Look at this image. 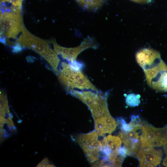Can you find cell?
<instances>
[{"label":"cell","instance_id":"obj_2","mask_svg":"<svg viewBox=\"0 0 167 167\" xmlns=\"http://www.w3.org/2000/svg\"><path fill=\"white\" fill-rule=\"evenodd\" d=\"M16 43L21 46L28 48L35 51L45 59L57 75L60 66V59L54 49L44 40L36 36L24 27Z\"/></svg>","mask_w":167,"mask_h":167},{"label":"cell","instance_id":"obj_17","mask_svg":"<svg viewBox=\"0 0 167 167\" xmlns=\"http://www.w3.org/2000/svg\"><path fill=\"white\" fill-rule=\"evenodd\" d=\"M163 165L167 167V156L164 159Z\"/></svg>","mask_w":167,"mask_h":167},{"label":"cell","instance_id":"obj_19","mask_svg":"<svg viewBox=\"0 0 167 167\" xmlns=\"http://www.w3.org/2000/svg\"><path fill=\"white\" fill-rule=\"evenodd\" d=\"M164 148L165 152L167 155V143L164 146Z\"/></svg>","mask_w":167,"mask_h":167},{"label":"cell","instance_id":"obj_20","mask_svg":"<svg viewBox=\"0 0 167 167\" xmlns=\"http://www.w3.org/2000/svg\"><path fill=\"white\" fill-rule=\"evenodd\" d=\"M103 1H106L107 0H103Z\"/></svg>","mask_w":167,"mask_h":167},{"label":"cell","instance_id":"obj_12","mask_svg":"<svg viewBox=\"0 0 167 167\" xmlns=\"http://www.w3.org/2000/svg\"><path fill=\"white\" fill-rule=\"evenodd\" d=\"M95 122L96 132L100 136L106 133H111L115 129L117 126L116 121L111 115L95 121Z\"/></svg>","mask_w":167,"mask_h":167},{"label":"cell","instance_id":"obj_10","mask_svg":"<svg viewBox=\"0 0 167 167\" xmlns=\"http://www.w3.org/2000/svg\"><path fill=\"white\" fill-rule=\"evenodd\" d=\"M136 58L138 63L145 69L154 68L162 61L158 52L148 48L138 51L136 54Z\"/></svg>","mask_w":167,"mask_h":167},{"label":"cell","instance_id":"obj_6","mask_svg":"<svg viewBox=\"0 0 167 167\" xmlns=\"http://www.w3.org/2000/svg\"><path fill=\"white\" fill-rule=\"evenodd\" d=\"M95 131L79 136L78 142L85 153L88 160L96 166L101 152V143L98 140Z\"/></svg>","mask_w":167,"mask_h":167},{"label":"cell","instance_id":"obj_5","mask_svg":"<svg viewBox=\"0 0 167 167\" xmlns=\"http://www.w3.org/2000/svg\"><path fill=\"white\" fill-rule=\"evenodd\" d=\"M141 143L142 148L164 146L167 143V128L154 127L144 124L142 127Z\"/></svg>","mask_w":167,"mask_h":167},{"label":"cell","instance_id":"obj_11","mask_svg":"<svg viewBox=\"0 0 167 167\" xmlns=\"http://www.w3.org/2000/svg\"><path fill=\"white\" fill-rule=\"evenodd\" d=\"M154 71L153 85L162 91H167V66L165 64L156 67Z\"/></svg>","mask_w":167,"mask_h":167},{"label":"cell","instance_id":"obj_18","mask_svg":"<svg viewBox=\"0 0 167 167\" xmlns=\"http://www.w3.org/2000/svg\"><path fill=\"white\" fill-rule=\"evenodd\" d=\"M13 0H0L1 2L5 3H11Z\"/></svg>","mask_w":167,"mask_h":167},{"label":"cell","instance_id":"obj_14","mask_svg":"<svg viewBox=\"0 0 167 167\" xmlns=\"http://www.w3.org/2000/svg\"><path fill=\"white\" fill-rule=\"evenodd\" d=\"M140 96L134 93L128 94L126 98V102L127 105L131 107L138 106L140 103Z\"/></svg>","mask_w":167,"mask_h":167},{"label":"cell","instance_id":"obj_13","mask_svg":"<svg viewBox=\"0 0 167 167\" xmlns=\"http://www.w3.org/2000/svg\"><path fill=\"white\" fill-rule=\"evenodd\" d=\"M83 8L86 10L95 11L102 6L103 0H75Z\"/></svg>","mask_w":167,"mask_h":167},{"label":"cell","instance_id":"obj_16","mask_svg":"<svg viewBox=\"0 0 167 167\" xmlns=\"http://www.w3.org/2000/svg\"><path fill=\"white\" fill-rule=\"evenodd\" d=\"M133 2L139 3H148L150 2L152 0H130Z\"/></svg>","mask_w":167,"mask_h":167},{"label":"cell","instance_id":"obj_3","mask_svg":"<svg viewBox=\"0 0 167 167\" xmlns=\"http://www.w3.org/2000/svg\"><path fill=\"white\" fill-rule=\"evenodd\" d=\"M21 8L8 7L1 3L0 37L6 43L9 39H15L24 27L21 14Z\"/></svg>","mask_w":167,"mask_h":167},{"label":"cell","instance_id":"obj_15","mask_svg":"<svg viewBox=\"0 0 167 167\" xmlns=\"http://www.w3.org/2000/svg\"><path fill=\"white\" fill-rule=\"evenodd\" d=\"M54 165L50 163L48 158H45L43 159L36 166V167H54Z\"/></svg>","mask_w":167,"mask_h":167},{"label":"cell","instance_id":"obj_8","mask_svg":"<svg viewBox=\"0 0 167 167\" xmlns=\"http://www.w3.org/2000/svg\"><path fill=\"white\" fill-rule=\"evenodd\" d=\"M142 123L141 122L127 131L121 130L119 136L127 149L128 155L136 156L141 147V136Z\"/></svg>","mask_w":167,"mask_h":167},{"label":"cell","instance_id":"obj_9","mask_svg":"<svg viewBox=\"0 0 167 167\" xmlns=\"http://www.w3.org/2000/svg\"><path fill=\"white\" fill-rule=\"evenodd\" d=\"M162 152L161 150L152 148H141L136 156L140 167H156L161 161Z\"/></svg>","mask_w":167,"mask_h":167},{"label":"cell","instance_id":"obj_7","mask_svg":"<svg viewBox=\"0 0 167 167\" xmlns=\"http://www.w3.org/2000/svg\"><path fill=\"white\" fill-rule=\"evenodd\" d=\"M49 42L52 44L54 49L57 54L69 62L76 61L78 55L85 49L91 48L96 49L98 47V45L95 40L89 36L84 39L79 45L73 48H68L61 46L54 39Z\"/></svg>","mask_w":167,"mask_h":167},{"label":"cell","instance_id":"obj_4","mask_svg":"<svg viewBox=\"0 0 167 167\" xmlns=\"http://www.w3.org/2000/svg\"><path fill=\"white\" fill-rule=\"evenodd\" d=\"M85 104L90 109L94 121L111 115L107 104V93L99 91L72 90L69 92Z\"/></svg>","mask_w":167,"mask_h":167},{"label":"cell","instance_id":"obj_1","mask_svg":"<svg viewBox=\"0 0 167 167\" xmlns=\"http://www.w3.org/2000/svg\"><path fill=\"white\" fill-rule=\"evenodd\" d=\"M82 66L76 61L62 62L57 75L59 81L68 92L73 90L99 91L82 71Z\"/></svg>","mask_w":167,"mask_h":167}]
</instances>
